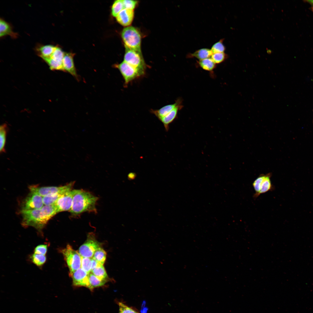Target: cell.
Instances as JSON below:
<instances>
[{
  "instance_id": "6da1fadb",
  "label": "cell",
  "mask_w": 313,
  "mask_h": 313,
  "mask_svg": "<svg viewBox=\"0 0 313 313\" xmlns=\"http://www.w3.org/2000/svg\"><path fill=\"white\" fill-rule=\"evenodd\" d=\"M73 192L72 203L70 211L72 216H76L85 212H97V197L82 189L73 190Z\"/></svg>"
},
{
  "instance_id": "7a4b0ae2",
  "label": "cell",
  "mask_w": 313,
  "mask_h": 313,
  "mask_svg": "<svg viewBox=\"0 0 313 313\" xmlns=\"http://www.w3.org/2000/svg\"><path fill=\"white\" fill-rule=\"evenodd\" d=\"M22 223L25 226H31L41 231L50 220L41 208L38 210H21Z\"/></svg>"
},
{
  "instance_id": "3957f363",
  "label": "cell",
  "mask_w": 313,
  "mask_h": 313,
  "mask_svg": "<svg viewBox=\"0 0 313 313\" xmlns=\"http://www.w3.org/2000/svg\"><path fill=\"white\" fill-rule=\"evenodd\" d=\"M121 37L125 48L141 53V36L136 28L132 26L125 28L122 32Z\"/></svg>"
},
{
  "instance_id": "277c9868",
  "label": "cell",
  "mask_w": 313,
  "mask_h": 313,
  "mask_svg": "<svg viewBox=\"0 0 313 313\" xmlns=\"http://www.w3.org/2000/svg\"><path fill=\"white\" fill-rule=\"evenodd\" d=\"M69 270L71 276L74 272L81 267V256L77 251L69 244L61 250Z\"/></svg>"
},
{
  "instance_id": "5b68a950",
  "label": "cell",
  "mask_w": 313,
  "mask_h": 313,
  "mask_svg": "<svg viewBox=\"0 0 313 313\" xmlns=\"http://www.w3.org/2000/svg\"><path fill=\"white\" fill-rule=\"evenodd\" d=\"M114 65V67L119 70L122 75L125 86L127 85L132 81L143 76L145 74L124 61Z\"/></svg>"
},
{
  "instance_id": "8992f818",
  "label": "cell",
  "mask_w": 313,
  "mask_h": 313,
  "mask_svg": "<svg viewBox=\"0 0 313 313\" xmlns=\"http://www.w3.org/2000/svg\"><path fill=\"white\" fill-rule=\"evenodd\" d=\"M123 61L145 74L146 65L141 53L125 48Z\"/></svg>"
},
{
  "instance_id": "52a82bcc",
  "label": "cell",
  "mask_w": 313,
  "mask_h": 313,
  "mask_svg": "<svg viewBox=\"0 0 313 313\" xmlns=\"http://www.w3.org/2000/svg\"><path fill=\"white\" fill-rule=\"evenodd\" d=\"M101 247L100 243L93 233L88 234L87 240L79 248V252L81 257L92 258L96 251Z\"/></svg>"
},
{
  "instance_id": "ba28073f",
  "label": "cell",
  "mask_w": 313,
  "mask_h": 313,
  "mask_svg": "<svg viewBox=\"0 0 313 313\" xmlns=\"http://www.w3.org/2000/svg\"><path fill=\"white\" fill-rule=\"evenodd\" d=\"M74 183V181H73L66 185L61 186L37 187L35 186H31L29 188L30 191L36 193L43 197L50 194L66 192L72 190Z\"/></svg>"
},
{
  "instance_id": "9c48e42d",
  "label": "cell",
  "mask_w": 313,
  "mask_h": 313,
  "mask_svg": "<svg viewBox=\"0 0 313 313\" xmlns=\"http://www.w3.org/2000/svg\"><path fill=\"white\" fill-rule=\"evenodd\" d=\"M30 192L23 202L21 210L39 209L44 206L43 197L36 193Z\"/></svg>"
},
{
  "instance_id": "30bf717a",
  "label": "cell",
  "mask_w": 313,
  "mask_h": 313,
  "mask_svg": "<svg viewBox=\"0 0 313 313\" xmlns=\"http://www.w3.org/2000/svg\"><path fill=\"white\" fill-rule=\"evenodd\" d=\"M73 195V190H70L62 195L53 204L56 207L58 213L70 210L72 203Z\"/></svg>"
},
{
  "instance_id": "8fae6325",
  "label": "cell",
  "mask_w": 313,
  "mask_h": 313,
  "mask_svg": "<svg viewBox=\"0 0 313 313\" xmlns=\"http://www.w3.org/2000/svg\"><path fill=\"white\" fill-rule=\"evenodd\" d=\"M88 274L81 268L75 271L71 276L73 285L76 287L89 288Z\"/></svg>"
},
{
  "instance_id": "7c38bea8",
  "label": "cell",
  "mask_w": 313,
  "mask_h": 313,
  "mask_svg": "<svg viewBox=\"0 0 313 313\" xmlns=\"http://www.w3.org/2000/svg\"><path fill=\"white\" fill-rule=\"evenodd\" d=\"M74 55L72 53H65L62 62L63 71L68 72L79 80V77L74 63Z\"/></svg>"
},
{
  "instance_id": "4fadbf2b",
  "label": "cell",
  "mask_w": 313,
  "mask_h": 313,
  "mask_svg": "<svg viewBox=\"0 0 313 313\" xmlns=\"http://www.w3.org/2000/svg\"><path fill=\"white\" fill-rule=\"evenodd\" d=\"M134 14L133 10L124 9L118 14L116 17V19L121 25L128 27L132 23Z\"/></svg>"
},
{
  "instance_id": "5bb4252c",
  "label": "cell",
  "mask_w": 313,
  "mask_h": 313,
  "mask_svg": "<svg viewBox=\"0 0 313 313\" xmlns=\"http://www.w3.org/2000/svg\"><path fill=\"white\" fill-rule=\"evenodd\" d=\"M180 104H181V100L178 99L174 103L165 105L158 110L152 109L150 111L159 120L166 116Z\"/></svg>"
},
{
  "instance_id": "9a60e30c",
  "label": "cell",
  "mask_w": 313,
  "mask_h": 313,
  "mask_svg": "<svg viewBox=\"0 0 313 313\" xmlns=\"http://www.w3.org/2000/svg\"><path fill=\"white\" fill-rule=\"evenodd\" d=\"M56 46L51 45L41 46L37 48L38 55L44 60L50 58Z\"/></svg>"
},
{
  "instance_id": "2e32d148",
  "label": "cell",
  "mask_w": 313,
  "mask_h": 313,
  "mask_svg": "<svg viewBox=\"0 0 313 313\" xmlns=\"http://www.w3.org/2000/svg\"><path fill=\"white\" fill-rule=\"evenodd\" d=\"M182 106L181 104L179 105L168 114L159 119L163 123L167 131L168 130L169 125L176 118L178 111L182 108Z\"/></svg>"
},
{
  "instance_id": "e0dca14e",
  "label": "cell",
  "mask_w": 313,
  "mask_h": 313,
  "mask_svg": "<svg viewBox=\"0 0 313 313\" xmlns=\"http://www.w3.org/2000/svg\"><path fill=\"white\" fill-rule=\"evenodd\" d=\"M10 35L14 38H16L17 34L14 32L11 26L5 21L1 19L0 21V37H3L6 35Z\"/></svg>"
},
{
  "instance_id": "ac0fdd59",
  "label": "cell",
  "mask_w": 313,
  "mask_h": 313,
  "mask_svg": "<svg viewBox=\"0 0 313 313\" xmlns=\"http://www.w3.org/2000/svg\"><path fill=\"white\" fill-rule=\"evenodd\" d=\"M212 54L211 49L203 48L199 49L194 52L189 54L188 56L189 58L195 57L199 60H202L210 58Z\"/></svg>"
},
{
  "instance_id": "d6986e66",
  "label": "cell",
  "mask_w": 313,
  "mask_h": 313,
  "mask_svg": "<svg viewBox=\"0 0 313 313\" xmlns=\"http://www.w3.org/2000/svg\"><path fill=\"white\" fill-rule=\"evenodd\" d=\"M271 174H270L265 175V177L261 183L260 190L258 194V196L261 194L274 190V187L271 183Z\"/></svg>"
},
{
  "instance_id": "ffe728a7",
  "label": "cell",
  "mask_w": 313,
  "mask_h": 313,
  "mask_svg": "<svg viewBox=\"0 0 313 313\" xmlns=\"http://www.w3.org/2000/svg\"><path fill=\"white\" fill-rule=\"evenodd\" d=\"M91 272L103 281L107 282L109 280V278L103 265L99 263L96 267L92 270Z\"/></svg>"
},
{
  "instance_id": "44dd1931",
  "label": "cell",
  "mask_w": 313,
  "mask_h": 313,
  "mask_svg": "<svg viewBox=\"0 0 313 313\" xmlns=\"http://www.w3.org/2000/svg\"><path fill=\"white\" fill-rule=\"evenodd\" d=\"M88 279L89 283V289L91 290L96 287L104 285L107 282L100 280L92 273L89 274Z\"/></svg>"
},
{
  "instance_id": "7402d4cb",
  "label": "cell",
  "mask_w": 313,
  "mask_h": 313,
  "mask_svg": "<svg viewBox=\"0 0 313 313\" xmlns=\"http://www.w3.org/2000/svg\"><path fill=\"white\" fill-rule=\"evenodd\" d=\"M7 129V125L6 123L1 125L0 127V152L1 153L5 152V146Z\"/></svg>"
},
{
  "instance_id": "603a6c76",
  "label": "cell",
  "mask_w": 313,
  "mask_h": 313,
  "mask_svg": "<svg viewBox=\"0 0 313 313\" xmlns=\"http://www.w3.org/2000/svg\"><path fill=\"white\" fill-rule=\"evenodd\" d=\"M67 192H58L50 194L43 197V199L44 205H50L54 204L62 195Z\"/></svg>"
},
{
  "instance_id": "cb8c5ba5",
  "label": "cell",
  "mask_w": 313,
  "mask_h": 313,
  "mask_svg": "<svg viewBox=\"0 0 313 313\" xmlns=\"http://www.w3.org/2000/svg\"><path fill=\"white\" fill-rule=\"evenodd\" d=\"M198 64L203 69L208 71H212L216 67V64L211 58L199 60Z\"/></svg>"
},
{
  "instance_id": "d4e9b609",
  "label": "cell",
  "mask_w": 313,
  "mask_h": 313,
  "mask_svg": "<svg viewBox=\"0 0 313 313\" xmlns=\"http://www.w3.org/2000/svg\"><path fill=\"white\" fill-rule=\"evenodd\" d=\"M106 257V252L101 247L96 251L92 258L100 264L103 265L105 262Z\"/></svg>"
},
{
  "instance_id": "484cf974",
  "label": "cell",
  "mask_w": 313,
  "mask_h": 313,
  "mask_svg": "<svg viewBox=\"0 0 313 313\" xmlns=\"http://www.w3.org/2000/svg\"><path fill=\"white\" fill-rule=\"evenodd\" d=\"M30 258L33 263L39 267L41 266L46 261V255L34 253L31 255Z\"/></svg>"
},
{
  "instance_id": "4316f807",
  "label": "cell",
  "mask_w": 313,
  "mask_h": 313,
  "mask_svg": "<svg viewBox=\"0 0 313 313\" xmlns=\"http://www.w3.org/2000/svg\"><path fill=\"white\" fill-rule=\"evenodd\" d=\"M65 53L59 47L56 46V48L50 58L57 63L62 64Z\"/></svg>"
},
{
  "instance_id": "83f0119b",
  "label": "cell",
  "mask_w": 313,
  "mask_h": 313,
  "mask_svg": "<svg viewBox=\"0 0 313 313\" xmlns=\"http://www.w3.org/2000/svg\"><path fill=\"white\" fill-rule=\"evenodd\" d=\"M124 9L123 0H116L112 6V14L113 17H116L119 13Z\"/></svg>"
},
{
  "instance_id": "f1b7e54d",
  "label": "cell",
  "mask_w": 313,
  "mask_h": 313,
  "mask_svg": "<svg viewBox=\"0 0 313 313\" xmlns=\"http://www.w3.org/2000/svg\"><path fill=\"white\" fill-rule=\"evenodd\" d=\"M265 175L262 174L259 176L253 182L252 185L255 191L253 197L256 198L258 197V194L260 191L261 183L264 179Z\"/></svg>"
},
{
  "instance_id": "f546056e",
  "label": "cell",
  "mask_w": 313,
  "mask_h": 313,
  "mask_svg": "<svg viewBox=\"0 0 313 313\" xmlns=\"http://www.w3.org/2000/svg\"><path fill=\"white\" fill-rule=\"evenodd\" d=\"M81 268L88 274L91 272L92 258L81 257Z\"/></svg>"
},
{
  "instance_id": "4dcf8cb0",
  "label": "cell",
  "mask_w": 313,
  "mask_h": 313,
  "mask_svg": "<svg viewBox=\"0 0 313 313\" xmlns=\"http://www.w3.org/2000/svg\"><path fill=\"white\" fill-rule=\"evenodd\" d=\"M227 55L223 52L213 53L210 57L216 64L223 62L227 58Z\"/></svg>"
},
{
  "instance_id": "1f68e13d",
  "label": "cell",
  "mask_w": 313,
  "mask_h": 313,
  "mask_svg": "<svg viewBox=\"0 0 313 313\" xmlns=\"http://www.w3.org/2000/svg\"><path fill=\"white\" fill-rule=\"evenodd\" d=\"M223 40L221 39L212 46L211 49L212 54L224 52L225 48L223 44Z\"/></svg>"
},
{
  "instance_id": "d6a6232c",
  "label": "cell",
  "mask_w": 313,
  "mask_h": 313,
  "mask_svg": "<svg viewBox=\"0 0 313 313\" xmlns=\"http://www.w3.org/2000/svg\"><path fill=\"white\" fill-rule=\"evenodd\" d=\"M119 313H138L121 302L118 303Z\"/></svg>"
},
{
  "instance_id": "836d02e7",
  "label": "cell",
  "mask_w": 313,
  "mask_h": 313,
  "mask_svg": "<svg viewBox=\"0 0 313 313\" xmlns=\"http://www.w3.org/2000/svg\"><path fill=\"white\" fill-rule=\"evenodd\" d=\"M47 250L48 246L46 244H40L35 248L34 253L46 255Z\"/></svg>"
},
{
  "instance_id": "e575fe53",
  "label": "cell",
  "mask_w": 313,
  "mask_h": 313,
  "mask_svg": "<svg viewBox=\"0 0 313 313\" xmlns=\"http://www.w3.org/2000/svg\"><path fill=\"white\" fill-rule=\"evenodd\" d=\"M124 9L133 10L136 7L138 2L137 1L131 0H123Z\"/></svg>"
},
{
  "instance_id": "d590c367",
  "label": "cell",
  "mask_w": 313,
  "mask_h": 313,
  "mask_svg": "<svg viewBox=\"0 0 313 313\" xmlns=\"http://www.w3.org/2000/svg\"><path fill=\"white\" fill-rule=\"evenodd\" d=\"M99 263L97 262L96 260L93 259V258H92L91 271L94 268L96 267L98 265Z\"/></svg>"
},
{
  "instance_id": "8d00e7d4",
  "label": "cell",
  "mask_w": 313,
  "mask_h": 313,
  "mask_svg": "<svg viewBox=\"0 0 313 313\" xmlns=\"http://www.w3.org/2000/svg\"><path fill=\"white\" fill-rule=\"evenodd\" d=\"M305 1L310 4L311 6L312 9L313 10V0H306Z\"/></svg>"
}]
</instances>
